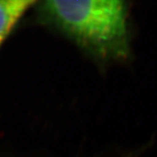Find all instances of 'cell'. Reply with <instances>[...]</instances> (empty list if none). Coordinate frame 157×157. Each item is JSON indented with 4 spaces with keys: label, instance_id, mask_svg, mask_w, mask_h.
I'll return each instance as SVG.
<instances>
[{
    "label": "cell",
    "instance_id": "obj_1",
    "mask_svg": "<svg viewBox=\"0 0 157 157\" xmlns=\"http://www.w3.org/2000/svg\"><path fill=\"white\" fill-rule=\"evenodd\" d=\"M38 15L100 62L125 59L130 52L128 6L118 0L43 1Z\"/></svg>",
    "mask_w": 157,
    "mask_h": 157
},
{
    "label": "cell",
    "instance_id": "obj_2",
    "mask_svg": "<svg viewBox=\"0 0 157 157\" xmlns=\"http://www.w3.org/2000/svg\"><path fill=\"white\" fill-rule=\"evenodd\" d=\"M35 3L27 0H0V46L19 19Z\"/></svg>",
    "mask_w": 157,
    "mask_h": 157
}]
</instances>
